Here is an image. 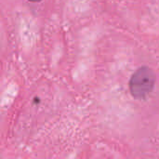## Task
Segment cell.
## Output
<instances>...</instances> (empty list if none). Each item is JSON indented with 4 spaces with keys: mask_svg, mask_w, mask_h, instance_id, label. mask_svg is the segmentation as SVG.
I'll use <instances>...</instances> for the list:
<instances>
[{
    "mask_svg": "<svg viewBox=\"0 0 159 159\" xmlns=\"http://www.w3.org/2000/svg\"><path fill=\"white\" fill-rule=\"evenodd\" d=\"M28 1H30V2H40L42 0H28Z\"/></svg>",
    "mask_w": 159,
    "mask_h": 159,
    "instance_id": "2",
    "label": "cell"
},
{
    "mask_svg": "<svg viewBox=\"0 0 159 159\" xmlns=\"http://www.w3.org/2000/svg\"><path fill=\"white\" fill-rule=\"evenodd\" d=\"M156 83V74L147 67L139 68L129 80V90L131 95L136 99L146 98L153 90Z\"/></svg>",
    "mask_w": 159,
    "mask_h": 159,
    "instance_id": "1",
    "label": "cell"
}]
</instances>
